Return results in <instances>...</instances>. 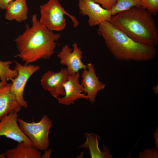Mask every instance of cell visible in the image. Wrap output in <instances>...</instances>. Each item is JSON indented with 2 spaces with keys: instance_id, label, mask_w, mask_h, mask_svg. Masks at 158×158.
<instances>
[{
  "instance_id": "5",
  "label": "cell",
  "mask_w": 158,
  "mask_h": 158,
  "mask_svg": "<svg viewBox=\"0 0 158 158\" xmlns=\"http://www.w3.org/2000/svg\"><path fill=\"white\" fill-rule=\"evenodd\" d=\"M19 126L23 133L30 139L32 145L38 150L44 151L49 146V135L52 122L46 114L36 122H26L18 118Z\"/></svg>"
},
{
  "instance_id": "1",
  "label": "cell",
  "mask_w": 158,
  "mask_h": 158,
  "mask_svg": "<svg viewBox=\"0 0 158 158\" xmlns=\"http://www.w3.org/2000/svg\"><path fill=\"white\" fill-rule=\"evenodd\" d=\"M31 22L32 25L27 24L24 32L14 40L18 53L14 57L20 58L25 65L49 59L61 37L60 33H55L41 24L37 14L32 16Z\"/></svg>"
},
{
  "instance_id": "2",
  "label": "cell",
  "mask_w": 158,
  "mask_h": 158,
  "mask_svg": "<svg viewBox=\"0 0 158 158\" xmlns=\"http://www.w3.org/2000/svg\"><path fill=\"white\" fill-rule=\"evenodd\" d=\"M97 32L117 59L127 61H144L154 59L157 54L155 47L135 42L116 28L110 22L98 25Z\"/></svg>"
},
{
  "instance_id": "18",
  "label": "cell",
  "mask_w": 158,
  "mask_h": 158,
  "mask_svg": "<svg viewBox=\"0 0 158 158\" xmlns=\"http://www.w3.org/2000/svg\"><path fill=\"white\" fill-rule=\"evenodd\" d=\"M140 0H117L111 9L112 16L128 10L134 7L140 6Z\"/></svg>"
},
{
  "instance_id": "22",
  "label": "cell",
  "mask_w": 158,
  "mask_h": 158,
  "mask_svg": "<svg viewBox=\"0 0 158 158\" xmlns=\"http://www.w3.org/2000/svg\"><path fill=\"white\" fill-rule=\"evenodd\" d=\"M52 150L50 149L48 150H45V152L42 155V158H49L51 154Z\"/></svg>"
},
{
  "instance_id": "19",
  "label": "cell",
  "mask_w": 158,
  "mask_h": 158,
  "mask_svg": "<svg viewBox=\"0 0 158 158\" xmlns=\"http://www.w3.org/2000/svg\"><path fill=\"white\" fill-rule=\"evenodd\" d=\"M140 5L152 15L156 16L158 13V0H140Z\"/></svg>"
},
{
  "instance_id": "8",
  "label": "cell",
  "mask_w": 158,
  "mask_h": 158,
  "mask_svg": "<svg viewBox=\"0 0 158 158\" xmlns=\"http://www.w3.org/2000/svg\"><path fill=\"white\" fill-rule=\"evenodd\" d=\"M80 14L88 17L90 27L98 25L105 21H110L112 16L111 10H107L92 0H78Z\"/></svg>"
},
{
  "instance_id": "21",
  "label": "cell",
  "mask_w": 158,
  "mask_h": 158,
  "mask_svg": "<svg viewBox=\"0 0 158 158\" xmlns=\"http://www.w3.org/2000/svg\"><path fill=\"white\" fill-rule=\"evenodd\" d=\"M14 0H0V9L5 10L8 4Z\"/></svg>"
},
{
  "instance_id": "13",
  "label": "cell",
  "mask_w": 158,
  "mask_h": 158,
  "mask_svg": "<svg viewBox=\"0 0 158 158\" xmlns=\"http://www.w3.org/2000/svg\"><path fill=\"white\" fill-rule=\"evenodd\" d=\"M11 83L0 88V119L10 113L19 112L22 107L11 89Z\"/></svg>"
},
{
  "instance_id": "25",
  "label": "cell",
  "mask_w": 158,
  "mask_h": 158,
  "mask_svg": "<svg viewBox=\"0 0 158 158\" xmlns=\"http://www.w3.org/2000/svg\"></svg>"
},
{
  "instance_id": "12",
  "label": "cell",
  "mask_w": 158,
  "mask_h": 158,
  "mask_svg": "<svg viewBox=\"0 0 158 158\" xmlns=\"http://www.w3.org/2000/svg\"><path fill=\"white\" fill-rule=\"evenodd\" d=\"M80 76L79 72L69 75L68 80L63 84L65 95L57 99L59 104L68 105L73 104L78 99H87L85 94L82 93L84 91L82 86L79 82Z\"/></svg>"
},
{
  "instance_id": "20",
  "label": "cell",
  "mask_w": 158,
  "mask_h": 158,
  "mask_svg": "<svg viewBox=\"0 0 158 158\" xmlns=\"http://www.w3.org/2000/svg\"><path fill=\"white\" fill-rule=\"evenodd\" d=\"M100 4L104 8L111 10L116 3L117 0H92Z\"/></svg>"
},
{
  "instance_id": "15",
  "label": "cell",
  "mask_w": 158,
  "mask_h": 158,
  "mask_svg": "<svg viewBox=\"0 0 158 158\" xmlns=\"http://www.w3.org/2000/svg\"><path fill=\"white\" fill-rule=\"evenodd\" d=\"M7 158H42L40 151L25 142H18L16 147L7 150L4 154Z\"/></svg>"
},
{
  "instance_id": "4",
  "label": "cell",
  "mask_w": 158,
  "mask_h": 158,
  "mask_svg": "<svg viewBox=\"0 0 158 158\" xmlns=\"http://www.w3.org/2000/svg\"><path fill=\"white\" fill-rule=\"evenodd\" d=\"M40 23L52 31L63 30L66 25L64 16H68L76 27L79 22L75 17L68 13L58 0H49L46 4L40 6Z\"/></svg>"
},
{
  "instance_id": "11",
  "label": "cell",
  "mask_w": 158,
  "mask_h": 158,
  "mask_svg": "<svg viewBox=\"0 0 158 158\" xmlns=\"http://www.w3.org/2000/svg\"><path fill=\"white\" fill-rule=\"evenodd\" d=\"M86 65L87 69H84L82 73L81 84L84 92L87 94V99L94 103L98 91L103 90L106 85L99 80L94 66L91 63Z\"/></svg>"
},
{
  "instance_id": "3",
  "label": "cell",
  "mask_w": 158,
  "mask_h": 158,
  "mask_svg": "<svg viewBox=\"0 0 158 158\" xmlns=\"http://www.w3.org/2000/svg\"><path fill=\"white\" fill-rule=\"evenodd\" d=\"M109 22L136 42L153 47L158 44L155 20L152 14L141 6L112 16Z\"/></svg>"
},
{
  "instance_id": "6",
  "label": "cell",
  "mask_w": 158,
  "mask_h": 158,
  "mask_svg": "<svg viewBox=\"0 0 158 158\" xmlns=\"http://www.w3.org/2000/svg\"><path fill=\"white\" fill-rule=\"evenodd\" d=\"M13 62L15 64L14 69L17 71L18 75L16 78L11 80L12 82L11 89L21 106L27 108L28 106L27 102L23 97L25 87L29 78L40 67L31 64L22 65L16 61Z\"/></svg>"
},
{
  "instance_id": "14",
  "label": "cell",
  "mask_w": 158,
  "mask_h": 158,
  "mask_svg": "<svg viewBox=\"0 0 158 158\" xmlns=\"http://www.w3.org/2000/svg\"><path fill=\"white\" fill-rule=\"evenodd\" d=\"M5 19L21 23L27 18L28 8L26 0H14L10 2L5 9Z\"/></svg>"
},
{
  "instance_id": "7",
  "label": "cell",
  "mask_w": 158,
  "mask_h": 158,
  "mask_svg": "<svg viewBox=\"0 0 158 158\" xmlns=\"http://www.w3.org/2000/svg\"><path fill=\"white\" fill-rule=\"evenodd\" d=\"M73 49L67 44L63 46L57 55L60 63L66 66L69 75L74 74L79 70L87 68V65L82 61L83 51L78 47L77 43L72 45Z\"/></svg>"
},
{
  "instance_id": "10",
  "label": "cell",
  "mask_w": 158,
  "mask_h": 158,
  "mask_svg": "<svg viewBox=\"0 0 158 158\" xmlns=\"http://www.w3.org/2000/svg\"><path fill=\"white\" fill-rule=\"evenodd\" d=\"M18 113L11 112L0 120V136H4L18 142H24L31 145L32 143L18 124Z\"/></svg>"
},
{
  "instance_id": "17",
  "label": "cell",
  "mask_w": 158,
  "mask_h": 158,
  "mask_svg": "<svg viewBox=\"0 0 158 158\" xmlns=\"http://www.w3.org/2000/svg\"><path fill=\"white\" fill-rule=\"evenodd\" d=\"M13 61H0V79L1 81L7 83V81L16 78L17 75V72L14 69L10 68L11 65Z\"/></svg>"
},
{
  "instance_id": "9",
  "label": "cell",
  "mask_w": 158,
  "mask_h": 158,
  "mask_svg": "<svg viewBox=\"0 0 158 158\" xmlns=\"http://www.w3.org/2000/svg\"><path fill=\"white\" fill-rule=\"evenodd\" d=\"M69 75L65 68H61L56 73L49 70L41 77L40 84L44 90L57 99L59 95H65L63 84L68 80Z\"/></svg>"
},
{
  "instance_id": "23",
  "label": "cell",
  "mask_w": 158,
  "mask_h": 158,
  "mask_svg": "<svg viewBox=\"0 0 158 158\" xmlns=\"http://www.w3.org/2000/svg\"><path fill=\"white\" fill-rule=\"evenodd\" d=\"M152 90H153L154 93L156 94H158V85L156 86H154L152 88Z\"/></svg>"
},
{
  "instance_id": "24",
  "label": "cell",
  "mask_w": 158,
  "mask_h": 158,
  "mask_svg": "<svg viewBox=\"0 0 158 158\" xmlns=\"http://www.w3.org/2000/svg\"><path fill=\"white\" fill-rule=\"evenodd\" d=\"M7 83H5L1 81L0 82V88L6 85Z\"/></svg>"
},
{
  "instance_id": "16",
  "label": "cell",
  "mask_w": 158,
  "mask_h": 158,
  "mask_svg": "<svg viewBox=\"0 0 158 158\" xmlns=\"http://www.w3.org/2000/svg\"><path fill=\"white\" fill-rule=\"evenodd\" d=\"M86 141L80 147L88 148L92 158H112V155H110L109 149L103 146V151H101L98 146V136L94 134H86Z\"/></svg>"
}]
</instances>
